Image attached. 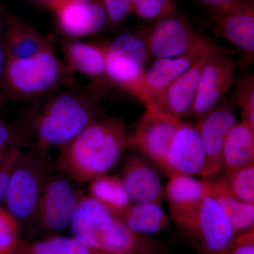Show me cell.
Returning <instances> with one entry per match:
<instances>
[{"instance_id": "39", "label": "cell", "mask_w": 254, "mask_h": 254, "mask_svg": "<svg viewBox=\"0 0 254 254\" xmlns=\"http://www.w3.org/2000/svg\"><path fill=\"white\" fill-rule=\"evenodd\" d=\"M4 11L3 9L2 5L1 4L0 1V35H1V32H2V28L4 27Z\"/></svg>"}, {"instance_id": "9", "label": "cell", "mask_w": 254, "mask_h": 254, "mask_svg": "<svg viewBox=\"0 0 254 254\" xmlns=\"http://www.w3.org/2000/svg\"><path fill=\"white\" fill-rule=\"evenodd\" d=\"M185 231L191 237L199 254H226L237 237V232L208 190L198 216Z\"/></svg>"}, {"instance_id": "31", "label": "cell", "mask_w": 254, "mask_h": 254, "mask_svg": "<svg viewBox=\"0 0 254 254\" xmlns=\"http://www.w3.org/2000/svg\"><path fill=\"white\" fill-rule=\"evenodd\" d=\"M176 6L173 0H133L131 13L145 20L157 21L173 14Z\"/></svg>"}, {"instance_id": "23", "label": "cell", "mask_w": 254, "mask_h": 254, "mask_svg": "<svg viewBox=\"0 0 254 254\" xmlns=\"http://www.w3.org/2000/svg\"><path fill=\"white\" fill-rule=\"evenodd\" d=\"M206 182L209 193L221 208L237 234L254 227V204L239 200L232 194L224 179Z\"/></svg>"}, {"instance_id": "5", "label": "cell", "mask_w": 254, "mask_h": 254, "mask_svg": "<svg viewBox=\"0 0 254 254\" xmlns=\"http://www.w3.org/2000/svg\"><path fill=\"white\" fill-rule=\"evenodd\" d=\"M50 167L47 152L36 147L20 155L4 200L8 211L18 221L29 222L38 218L40 200L50 175Z\"/></svg>"}, {"instance_id": "36", "label": "cell", "mask_w": 254, "mask_h": 254, "mask_svg": "<svg viewBox=\"0 0 254 254\" xmlns=\"http://www.w3.org/2000/svg\"><path fill=\"white\" fill-rule=\"evenodd\" d=\"M205 6L215 10V12L225 11L252 2L250 0H197Z\"/></svg>"}, {"instance_id": "1", "label": "cell", "mask_w": 254, "mask_h": 254, "mask_svg": "<svg viewBox=\"0 0 254 254\" xmlns=\"http://www.w3.org/2000/svg\"><path fill=\"white\" fill-rule=\"evenodd\" d=\"M103 87L77 83L50 93L33 123L36 148L47 152L62 148L99 118Z\"/></svg>"}, {"instance_id": "35", "label": "cell", "mask_w": 254, "mask_h": 254, "mask_svg": "<svg viewBox=\"0 0 254 254\" xmlns=\"http://www.w3.org/2000/svg\"><path fill=\"white\" fill-rule=\"evenodd\" d=\"M226 254H254V227L237 236Z\"/></svg>"}, {"instance_id": "30", "label": "cell", "mask_w": 254, "mask_h": 254, "mask_svg": "<svg viewBox=\"0 0 254 254\" xmlns=\"http://www.w3.org/2000/svg\"><path fill=\"white\" fill-rule=\"evenodd\" d=\"M19 235L17 219L0 208V254H14L19 246Z\"/></svg>"}, {"instance_id": "24", "label": "cell", "mask_w": 254, "mask_h": 254, "mask_svg": "<svg viewBox=\"0 0 254 254\" xmlns=\"http://www.w3.org/2000/svg\"><path fill=\"white\" fill-rule=\"evenodd\" d=\"M222 158L225 171L254 163V128L243 121L237 123L225 139Z\"/></svg>"}, {"instance_id": "28", "label": "cell", "mask_w": 254, "mask_h": 254, "mask_svg": "<svg viewBox=\"0 0 254 254\" xmlns=\"http://www.w3.org/2000/svg\"><path fill=\"white\" fill-rule=\"evenodd\" d=\"M223 179L234 196L246 203L254 204V163L225 171Z\"/></svg>"}, {"instance_id": "38", "label": "cell", "mask_w": 254, "mask_h": 254, "mask_svg": "<svg viewBox=\"0 0 254 254\" xmlns=\"http://www.w3.org/2000/svg\"><path fill=\"white\" fill-rule=\"evenodd\" d=\"M6 63H7V58L5 53L4 44L0 43V80L4 74Z\"/></svg>"}, {"instance_id": "37", "label": "cell", "mask_w": 254, "mask_h": 254, "mask_svg": "<svg viewBox=\"0 0 254 254\" xmlns=\"http://www.w3.org/2000/svg\"><path fill=\"white\" fill-rule=\"evenodd\" d=\"M35 4L40 5L54 12L66 0H30Z\"/></svg>"}, {"instance_id": "26", "label": "cell", "mask_w": 254, "mask_h": 254, "mask_svg": "<svg viewBox=\"0 0 254 254\" xmlns=\"http://www.w3.org/2000/svg\"><path fill=\"white\" fill-rule=\"evenodd\" d=\"M89 190L91 196L106 205L115 216L131 204V198L120 177L105 174L95 177L91 180Z\"/></svg>"}, {"instance_id": "6", "label": "cell", "mask_w": 254, "mask_h": 254, "mask_svg": "<svg viewBox=\"0 0 254 254\" xmlns=\"http://www.w3.org/2000/svg\"><path fill=\"white\" fill-rule=\"evenodd\" d=\"M145 34L150 57L156 59L204 52L217 45L190 28L176 12L155 21Z\"/></svg>"}, {"instance_id": "27", "label": "cell", "mask_w": 254, "mask_h": 254, "mask_svg": "<svg viewBox=\"0 0 254 254\" xmlns=\"http://www.w3.org/2000/svg\"><path fill=\"white\" fill-rule=\"evenodd\" d=\"M14 254H110L82 244L74 237H53L18 246Z\"/></svg>"}, {"instance_id": "8", "label": "cell", "mask_w": 254, "mask_h": 254, "mask_svg": "<svg viewBox=\"0 0 254 254\" xmlns=\"http://www.w3.org/2000/svg\"><path fill=\"white\" fill-rule=\"evenodd\" d=\"M235 63L227 50L214 48L207 58L190 116L198 120L213 109L234 83Z\"/></svg>"}, {"instance_id": "32", "label": "cell", "mask_w": 254, "mask_h": 254, "mask_svg": "<svg viewBox=\"0 0 254 254\" xmlns=\"http://www.w3.org/2000/svg\"><path fill=\"white\" fill-rule=\"evenodd\" d=\"M22 144L12 145L0 155V203L4 201L10 178L21 154Z\"/></svg>"}, {"instance_id": "13", "label": "cell", "mask_w": 254, "mask_h": 254, "mask_svg": "<svg viewBox=\"0 0 254 254\" xmlns=\"http://www.w3.org/2000/svg\"><path fill=\"white\" fill-rule=\"evenodd\" d=\"M205 158L204 145L196 128L183 122L170 145L163 169L170 177L200 175Z\"/></svg>"}, {"instance_id": "20", "label": "cell", "mask_w": 254, "mask_h": 254, "mask_svg": "<svg viewBox=\"0 0 254 254\" xmlns=\"http://www.w3.org/2000/svg\"><path fill=\"white\" fill-rule=\"evenodd\" d=\"M95 249L110 254H157L158 251L155 241L133 231L116 218L98 234Z\"/></svg>"}, {"instance_id": "25", "label": "cell", "mask_w": 254, "mask_h": 254, "mask_svg": "<svg viewBox=\"0 0 254 254\" xmlns=\"http://www.w3.org/2000/svg\"><path fill=\"white\" fill-rule=\"evenodd\" d=\"M133 231L142 235L157 234L169 225V218L161 205L154 203L130 204L115 215Z\"/></svg>"}, {"instance_id": "10", "label": "cell", "mask_w": 254, "mask_h": 254, "mask_svg": "<svg viewBox=\"0 0 254 254\" xmlns=\"http://www.w3.org/2000/svg\"><path fill=\"white\" fill-rule=\"evenodd\" d=\"M238 123L232 100L220 101L194 125L204 145L205 163L200 176L208 180L222 166V148L227 135Z\"/></svg>"}, {"instance_id": "4", "label": "cell", "mask_w": 254, "mask_h": 254, "mask_svg": "<svg viewBox=\"0 0 254 254\" xmlns=\"http://www.w3.org/2000/svg\"><path fill=\"white\" fill-rule=\"evenodd\" d=\"M150 57L144 33H125L107 43V76L110 84L148 104L144 67Z\"/></svg>"}, {"instance_id": "14", "label": "cell", "mask_w": 254, "mask_h": 254, "mask_svg": "<svg viewBox=\"0 0 254 254\" xmlns=\"http://www.w3.org/2000/svg\"><path fill=\"white\" fill-rule=\"evenodd\" d=\"M64 63L74 74L79 73L91 84L107 88V43H86L63 38L61 41Z\"/></svg>"}, {"instance_id": "16", "label": "cell", "mask_w": 254, "mask_h": 254, "mask_svg": "<svg viewBox=\"0 0 254 254\" xmlns=\"http://www.w3.org/2000/svg\"><path fill=\"white\" fill-rule=\"evenodd\" d=\"M215 22L222 38L252 61L254 56V10L252 2L215 12Z\"/></svg>"}, {"instance_id": "22", "label": "cell", "mask_w": 254, "mask_h": 254, "mask_svg": "<svg viewBox=\"0 0 254 254\" xmlns=\"http://www.w3.org/2000/svg\"><path fill=\"white\" fill-rule=\"evenodd\" d=\"M217 46L218 45L206 51L185 56L156 59L145 72L144 83L148 95V104L155 105L175 80L189 69L203 55L211 51Z\"/></svg>"}, {"instance_id": "18", "label": "cell", "mask_w": 254, "mask_h": 254, "mask_svg": "<svg viewBox=\"0 0 254 254\" xmlns=\"http://www.w3.org/2000/svg\"><path fill=\"white\" fill-rule=\"evenodd\" d=\"M120 177L132 200L161 205L165 192L160 177L154 169L138 155L128 157Z\"/></svg>"}, {"instance_id": "11", "label": "cell", "mask_w": 254, "mask_h": 254, "mask_svg": "<svg viewBox=\"0 0 254 254\" xmlns=\"http://www.w3.org/2000/svg\"><path fill=\"white\" fill-rule=\"evenodd\" d=\"M79 195L66 179L50 173L38 207L41 227L49 231H61L69 226Z\"/></svg>"}, {"instance_id": "29", "label": "cell", "mask_w": 254, "mask_h": 254, "mask_svg": "<svg viewBox=\"0 0 254 254\" xmlns=\"http://www.w3.org/2000/svg\"><path fill=\"white\" fill-rule=\"evenodd\" d=\"M233 102L239 108L242 121L254 128V78L247 75L239 79L234 91Z\"/></svg>"}, {"instance_id": "34", "label": "cell", "mask_w": 254, "mask_h": 254, "mask_svg": "<svg viewBox=\"0 0 254 254\" xmlns=\"http://www.w3.org/2000/svg\"><path fill=\"white\" fill-rule=\"evenodd\" d=\"M23 138L21 128L4 123L0 118V155L12 145H23Z\"/></svg>"}, {"instance_id": "15", "label": "cell", "mask_w": 254, "mask_h": 254, "mask_svg": "<svg viewBox=\"0 0 254 254\" xmlns=\"http://www.w3.org/2000/svg\"><path fill=\"white\" fill-rule=\"evenodd\" d=\"M170 216L184 230L190 228L199 213L208 187L205 180L193 177H170L165 189Z\"/></svg>"}, {"instance_id": "7", "label": "cell", "mask_w": 254, "mask_h": 254, "mask_svg": "<svg viewBox=\"0 0 254 254\" xmlns=\"http://www.w3.org/2000/svg\"><path fill=\"white\" fill-rule=\"evenodd\" d=\"M183 121L155 105H145L136 129L128 136V146L136 147L163 168L169 148Z\"/></svg>"}, {"instance_id": "21", "label": "cell", "mask_w": 254, "mask_h": 254, "mask_svg": "<svg viewBox=\"0 0 254 254\" xmlns=\"http://www.w3.org/2000/svg\"><path fill=\"white\" fill-rule=\"evenodd\" d=\"M115 218L111 210L99 200L92 196L80 195L70 227L74 238L95 249L98 234Z\"/></svg>"}, {"instance_id": "19", "label": "cell", "mask_w": 254, "mask_h": 254, "mask_svg": "<svg viewBox=\"0 0 254 254\" xmlns=\"http://www.w3.org/2000/svg\"><path fill=\"white\" fill-rule=\"evenodd\" d=\"M54 39V35L44 36L16 15H7L5 18L3 44L7 60L32 58L43 51Z\"/></svg>"}, {"instance_id": "17", "label": "cell", "mask_w": 254, "mask_h": 254, "mask_svg": "<svg viewBox=\"0 0 254 254\" xmlns=\"http://www.w3.org/2000/svg\"><path fill=\"white\" fill-rule=\"evenodd\" d=\"M211 51L203 55L189 69L175 80L165 90L161 98L153 105L179 119L190 116L198 91L202 70L208 55Z\"/></svg>"}, {"instance_id": "2", "label": "cell", "mask_w": 254, "mask_h": 254, "mask_svg": "<svg viewBox=\"0 0 254 254\" xmlns=\"http://www.w3.org/2000/svg\"><path fill=\"white\" fill-rule=\"evenodd\" d=\"M128 136L123 120L98 118L60 148L55 165L73 180L91 181L118 163L128 146Z\"/></svg>"}, {"instance_id": "33", "label": "cell", "mask_w": 254, "mask_h": 254, "mask_svg": "<svg viewBox=\"0 0 254 254\" xmlns=\"http://www.w3.org/2000/svg\"><path fill=\"white\" fill-rule=\"evenodd\" d=\"M133 0H103L109 22L114 25L123 23L131 14Z\"/></svg>"}, {"instance_id": "3", "label": "cell", "mask_w": 254, "mask_h": 254, "mask_svg": "<svg viewBox=\"0 0 254 254\" xmlns=\"http://www.w3.org/2000/svg\"><path fill=\"white\" fill-rule=\"evenodd\" d=\"M74 84L73 73L57 55L55 39L32 58L7 60L0 80L4 98L16 102L38 99Z\"/></svg>"}, {"instance_id": "12", "label": "cell", "mask_w": 254, "mask_h": 254, "mask_svg": "<svg viewBox=\"0 0 254 254\" xmlns=\"http://www.w3.org/2000/svg\"><path fill=\"white\" fill-rule=\"evenodd\" d=\"M54 14L66 39L79 40L97 34L109 22L103 0H66Z\"/></svg>"}]
</instances>
